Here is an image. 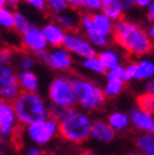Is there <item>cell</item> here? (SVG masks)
<instances>
[{"mask_svg": "<svg viewBox=\"0 0 154 155\" xmlns=\"http://www.w3.org/2000/svg\"><path fill=\"white\" fill-rule=\"evenodd\" d=\"M114 40L124 50L131 55H142L150 54L153 51V40L150 39L149 33L140 28L138 24H133L126 19H118L114 24Z\"/></svg>", "mask_w": 154, "mask_h": 155, "instance_id": "cell-1", "label": "cell"}, {"mask_svg": "<svg viewBox=\"0 0 154 155\" xmlns=\"http://www.w3.org/2000/svg\"><path fill=\"white\" fill-rule=\"evenodd\" d=\"M13 105L18 123L25 126L49 118V107L38 93L21 91L13 101Z\"/></svg>", "mask_w": 154, "mask_h": 155, "instance_id": "cell-2", "label": "cell"}, {"mask_svg": "<svg viewBox=\"0 0 154 155\" xmlns=\"http://www.w3.org/2000/svg\"><path fill=\"white\" fill-rule=\"evenodd\" d=\"M92 129V119L84 112L70 108L68 114L61 122H58V133H60L65 140L80 144L86 141L90 136Z\"/></svg>", "mask_w": 154, "mask_h": 155, "instance_id": "cell-3", "label": "cell"}, {"mask_svg": "<svg viewBox=\"0 0 154 155\" xmlns=\"http://www.w3.org/2000/svg\"><path fill=\"white\" fill-rule=\"evenodd\" d=\"M71 82L74 87L77 104H79L84 110L96 111L104 104L106 96L103 89L97 83L82 76L71 78Z\"/></svg>", "mask_w": 154, "mask_h": 155, "instance_id": "cell-4", "label": "cell"}, {"mask_svg": "<svg viewBox=\"0 0 154 155\" xmlns=\"http://www.w3.org/2000/svg\"><path fill=\"white\" fill-rule=\"evenodd\" d=\"M47 94L51 104H57V105L67 107V108H72L77 104L71 78L64 76V75L56 76L51 81Z\"/></svg>", "mask_w": 154, "mask_h": 155, "instance_id": "cell-5", "label": "cell"}, {"mask_svg": "<svg viewBox=\"0 0 154 155\" xmlns=\"http://www.w3.org/2000/svg\"><path fill=\"white\" fill-rule=\"evenodd\" d=\"M58 133V123L51 118L31 123L26 126V136L36 145H46Z\"/></svg>", "mask_w": 154, "mask_h": 155, "instance_id": "cell-6", "label": "cell"}, {"mask_svg": "<svg viewBox=\"0 0 154 155\" xmlns=\"http://www.w3.org/2000/svg\"><path fill=\"white\" fill-rule=\"evenodd\" d=\"M63 47H65L71 54H75L80 58H89L97 55L96 47L86 38L78 35L75 31H68L65 35Z\"/></svg>", "mask_w": 154, "mask_h": 155, "instance_id": "cell-7", "label": "cell"}, {"mask_svg": "<svg viewBox=\"0 0 154 155\" xmlns=\"http://www.w3.org/2000/svg\"><path fill=\"white\" fill-rule=\"evenodd\" d=\"M40 60L54 71H70L72 68V55L65 47H54L51 51L45 50L39 54Z\"/></svg>", "mask_w": 154, "mask_h": 155, "instance_id": "cell-8", "label": "cell"}, {"mask_svg": "<svg viewBox=\"0 0 154 155\" xmlns=\"http://www.w3.org/2000/svg\"><path fill=\"white\" fill-rule=\"evenodd\" d=\"M21 93V89L17 82L15 72L9 67L0 62V100L14 101Z\"/></svg>", "mask_w": 154, "mask_h": 155, "instance_id": "cell-9", "label": "cell"}, {"mask_svg": "<svg viewBox=\"0 0 154 155\" xmlns=\"http://www.w3.org/2000/svg\"><path fill=\"white\" fill-rule=\"evenodd\" d=\"M18 126L13 101L0 100V139H10Z\"/></svg>", "mask_w": 154, "mask_h": 155, "instance_id": "cell-10", "label": "cell"}, {"mask_svg": "<svg viewBox=\"0 0 154 155\" xmlns=\"http://www.w3.org/2000/svg\"><path fill=\"white\" fill-rule=\"evenodd\" d=\"M21 36H22L24 47L38 55L45 51L49 46L45 39V35L42 32V28H39L36 25H31L28 28V31H25Z\"/></svg>", "mask_w": 154, "mask_h": 155, "instance_id": "cell-11", "label": "cell"}, {"mask_svg": "<svg viewBox=\"0 0 154 155\" xmlns=\"http://www.w3.org/2000/svg\"><path fill=\"white\" fill-rule=\"evenodd\" d=\"M129 119L131 125H133L138 130L154 134V116L146 110L140 108L139 105L133 107L129 112Z\"/></svg>", "mask_w": 154, "mask_h": 155, "instance_id": "cell-12", "label": "cell"}, {"mask_svg": "<svg viewBox=\"0 0 154 155\" xmlns=\"http://www.w3.org/2000/svg\"><path fill=\"white\" fill-rule=\"evenodd\" d=\"M42 32L45 35V39L47 42L49 46L51 47H61L63 43H64L65 35H67V31H65L63 26H60L57 22H49L46 24L42 28Z\"/></svg>", "mask_w": 154, "mask_h": 155, "instance_id": "cell-13", "label": "cell"}, {"mask_svg": "<svg viewBox=\"0 0 154 155\" xmlns=\"http://www.w3.org/2000/svg\"><path fill=\"white\" fill-rule=\"evenodd\" d=\"M89 137L99 143H111L115 139V130L106 120H94L92 122Z\"/></svg>", "mask_w": 154, "mask_h": 155, "instance_id": "cell-14", "label": "cell"}, {"mask_svg": "<svg viewBox=\"0 0 154 155\" xmlns=\"http://www.w3.org/2000/svg\"><path fill=\"white\" fill-rule=\"evenodd\" d=\"M87 31H94L100 35L110 38L114 32V21L103 13H92V25ZM87 31H85V32H87Z\"/></svg>", "mask_w": 154, "mask_h": 155, "instance_id": "cell-15", "label": "cell"}, {"mask_svg": "<svg viewBox=\"0 0 154 155\" xmlns=\"http://www.w3.org/2000/svg\"><path fill=\"white\" fill-rule=\"evenodd\" d=\"M17 82L21 89V91H31V93H38L39 89V79L36 74L32 71H21L17 75Z\"/></svg>", "mask_w": 154, "mask_h": 155, "instance_id": "cell-16", "label": "cell"}, {"mask_svg": "<svg viewBox=\"0 0 154 155\" xmlns=\"http://www.w3.org/2000/svg\"><path fill=\"white\" fill-rule=\"evenodd\" d=\"M107 123H108L115 132H125V130H128L129 125H131V119H129L128 114L117 111V112H112L108 115Z\"/></svg>", "mask_w": 154, "mask_h": 155, "instance_id": "cell-17", "label": "cell"}, {"mask_svg": "<svg viewBox=\"0 0 154 155\" xmlns=\"http://www.w3.org/2000/svg\"><path fill=\"white\" fill-rule=\"evenodd\" d=\"M154 76V62L150 60H140L136 62V81H145Z\"/></svg>", "mask_w": 154, "mask_h": 155, "instance_id": "cell-18", "label": "cell"}, {"mask_svg": "<svg viewBox=\"0 0 154 155\" xmlns=\"http://www.w3.org/2000/svg\"><path fill=\"white\" fill-rule=\"evenodd\" d=\"M136 147L143 155H154V134H140L136 139Z\"/></svg>", "mask_w": 154, "mask_h": 155, "instance_id": "cell-19", "label": "cell"}, {"mask_svg": "<svg viewBox=\"0 0 154 155\" xmlns=\"http://www.w3.org/2000/svg\"><path fill=\"white\" fill-rule=\"evenodd\" d=\"M99 60L101 61V64L104 65L106 69H111V68L119 65V55L117 51L114 50H110V48H104L103 51H100L97 54Z\"/></svg>", "mask_w": 154, "mask_h": 155, "instance_id": "cell-20", "label": "cell"}, {"mask_svg": "<svg viewBox=\"0 0 154 155\" xmlns=\"http://www.w3.org/2000/svg\"><path fill=\"white\" fill-rule=\"evenodd\" d=\"M82 67L85 69H87V71L97 74V75H106V72H107V69L104 68V65L101 64V61L99 60L97 55L89 57V58H82Z\"/></svg>", "mask_w": 154, "mask_h": 155, "instance_id": "cell-21", "label": "cell"}, {"mask_svg": "<svg viewBox=\"0 0 154 155\" xmlns=\"http://www.w3.org/2000/svg\"><path fill=\"white\" fill-rule=\"evenodd\" d=\"M124 87H125V82L124 81H121V79H112V81H107L106 86L103 87V91H104V96L106 97H115L122 93Z\"/></svg>", "mask_w": 154, "mask_h": 155, "instance_id": "cell-22", "label": "cell"}, {"mask_svg": "<svg viewBox=\"0 0 154 155\" xmlns=\"http://www.w3.org/2000/svg\"><path fill=\"white\" fill-rule=\"evenodd\" d=\"M0 26L4 29L14 28V10L7 6L0 8Z\"/></svg>", "mask_w": 154, "mask_h": 155, "instance_id": "cell-23", "label": "cell"}, {"mask_svg": "<svg viewBox=\"0 0 154 155\" xmlns=\"http://www.w3.org/2000/svg\"><path fill=\"white\" fill-rule=\"evenodd\" d=\"M101 13L106 14L110 19H112V21H118V19L122 18L124 11H122V10L117 6V3L114 2V0H111L110 3L104 4V6L101 7Z\"/></svg>", "mask_w": 154, "mask_h": 155, "instance_id": "cell-24", "label": "cell"}, {"mask_svg": "<svg viewBox=\"0 0 154 155\" xmlns=\"http://www.w3.org/2000/svg\"><path fill=\"white\" fill-rule=\"evenodd\" d=\"M85 33H86V39L94 47L106 48L107 46H108L110 39L107 38V36H103V35H100V33L94 32V31H87V32H85Z\"/></svg>", "mask_w": 154, "mask_h": 155, "instance_id": "cell-25", "label": "cell"}, {"mask_svg": "<svg viewBox=\"0 0 154 155\" xmlns=\"http://www.w3.org/2000/svg\"><path fill=\"white\" fill-rule=\"evenodd\" d=\"M54 19H56L54 22H57L60 26H63L65 31H74L77 28V21H75V18L72 15L60 13V14H56Z\"/></svg>", "mask_w": 154, "mask_h": 155, "instance_id": "cell-26", "label": "cell"}, {"mask_svg": "<svg viewBox=\"0 0 154 155\" xmlns=\"http://www.w3.org/2000/svg\"><path fill=\"white\" fill-rule=\"evenodd\" d=\"M31 25H32V24L29 22V19L26 18L22 13L14 11V29H15L17 32L22 35L25 31H28V28Z\"/></svg>", "mask_w": 154, "mask_h": 155, "instance_id": "cell-27", "label": "cell"}, {"mask_svg": "<svg viewBox=\"0 0 154 155\" xmlns=\"http://www.w3.org/2000/svg\"><path fill=\"white\" fill-rule=\"evenodd\" d=\"M136 104H138L140 108L146 110L147 112H150L151 115L154 116V96L153 94L143 93V94H140V96H138Z\"/></svg>", "mask_w": 154, "mask_h": 155, "instance_id": "cell-28", "label": "cell"}, {"mask_svg": "<svg viewBox=\"0 0 154 155\" xmlns=\"http://www.w3.org/2000/svg\"><path fill=\"white\" fill-rule=\"evenodd\" d=\"M70 108L67 107H61V105H57V104H51L49 107V118L54 119L56 122H61V120L65 118V115L68 114Z\"/></svg>", "mask_w": 154, "mask_h": 155, "instance_id": "cell-29", "label": "cell"}, {"mask_svg": "<svg viewBox=\"0 0 154 155\" xmlns=\"http://www.w3.org/2000/svg\"><path fill=\"white\" fill-rule=\"evenodd\" d=\"M106 78L107 81H112V79H121V81L126 82V76H125V65H117V67L107 69L106 72Z\"/></svg>", "mask_w": 154, "mask_h": 155, "instance_id": "cell-30", "label": "cell"}, {"mask_svg": "<svg viewBox=\"0 0 154 155\" xmlns=\"http://www.w3.org/2000/svg\"><path fill=\"white\" fill-rule=\"evenodd\" d=\"M46 7H49L51 13L56 15V14L64 13L70 6L65 0H46Z\"/></svg>", "mask_w": 154, "mask_h": 155, "instance_id": "cell-31", "label": "cell"}, {"mask_svg": "<svg viewBox=\"0 0 154 155\" xmlns=\"http://www.w3.org/2000/svg\"><path fill=\"white\" fill-rule=\"evenodd\" d=\"M84 7L87 10V13L90 11H101V3L100 0H84Z\"/></svg>", "mask_w": 154, "mask_h": 155, "instance_id": "cell-32", "label": "cell"}, {"mask_svg": "<svg viewBox=\"0 0 154 155\" xmlns=\"http://www.w3.org/2000/svg\"><path fill=\"white\" fill-rule=\"evenodd\" d=\"M13 61V53L9 48H0V62L4 65H10Z\"/></svg>", "mask_w": 154, "mask_h": 155, "instance_id": "cell-33", "label": "cell"}, {"mask_svg": "<svg viewBox=\"0 0 154 155\" xmlns=\"http://www.w3.org/2000/svg\"><path fill=\"white\" fill-rule=\"evenodd\" d=\"M135 74H136V62H129L125 65V76H126V82L133 81L135 79Z\"/></svg>", "mask_w": 154, "mask_h": 155, "instance_id": "cell-34", "label": "cell"}, {"mask_svg": "<svg viewBox=\"0 0 154 155\" xmlns=\"http://www.w3.org/2000/svg\"><path fill=\"white\" fill-rule=\"evenodd\" d=\"M33 64H35L33 58L24 57L22 60H21V62H19V68H21V71H31L33 68Z\"/></svg>", "mask_w": 154, "mask_h": 155, "instance_id": "cell-35", "label": "cell"}, {"mask_svg": "<svg viewBox=\"0 0 154 155\" xmlns=\"http://www.w3.org/2000/svg\"><path fill=\"white\" fill-rule=\"evenodd\" d=\"M25 3L36 10H45L46 8V0H25Z\"/></svg>", "mask_w": 154, "mask_h": 155, "instance_id": "cell-36", "label": "cell"}, {"mask_svg": "<svg viewBox=\"0 0 154 155\" xmlns=\"http://www.w3.org/2000/svg\"><path fill=\"white\" fill-rule=\"evenodd\" d=\"M117 3V6L122 10V11H126L133 6V0H114Z\"/></svg>", "mask_w": 154, "mask_h": 155, "instance_id": "cell-37", "label": "cell"}, {"mask_svg": "<svg viewBox=\"0 0 154 155\" xmlns=\"http://www.w3.org/2000/svg\"><path fill=\"white\" fill-rule=\"evenodd\" d=\"M145 93L153 94V96H154V76L150 78V79L146 82V84H145Z\"/></svg>", "mask_w": 154, "mask_h": 155, "instance_id": "cell-38", "label": "cell"}, {"mask_svg": "<svg viewBox=\"0 0 154 155\" xmlns=\"http://www.w3.org/2000/svg\"><path fill=\"white\" fill-rule=\"evenodd\" d=\"M26 155H43V151L40 150V147L33 145V147H31V148L26 150Z\"/></svg>", "mask_w": 154, "mask_h": 155, "instance_id": "cell-39", "label": "cell"}, {"mask_svg": "<svg viewBox=\"0 0 154 155\" xmlns=\"http://www.w3.org/2000/svg\"><path fill=\"white\" fill-rule=\"evenodd\" d=\"M68 3V6L72 7V8H80L84 7V0H65Z\"/></svg>", "mask_w": 154, "mask_h": 155, "instance_id": "cell-40", "label": "cell"}, {"mask_svg": "<svg viewBox=\"0 0 154 155\" xmlns=\"http://www.w3.org/2000/svg\"><path fill=\"white\" fill-rule=\"evenodd\" d=\"M151 3H153V0H133V4L139 7H149Z\"/></svg>", "mask_w": 154, "mask_h": 155, "instance_id": "cell-41", "label": "cell"}, {"mask_svg": "<svg viewBox=\"0 0 154 155\" xmlns=\"http://www.w3.org/2000/svg\"><path fill=\"white\" fill-rule=\"evenodd\" d=\"M149 19L154 22V3H151L149 6Z\"/></svg>", "mask_w": 154, "mask_h": 155, "instance_id": "cell-42", "label": "cell"}, {"mask_svg": "<svg viewBox=\"0 0 154 155\" xmlns=\"http://www.w3.org/2000/svg\"><path fill=\"white\" fill-rule=\"evenodd\" d=\"M7 2V4H9V6H17V4H19V2H22V0H6Z\"/></svg>", "mask_w": 154, "mask_h": 155, "instance_id": "cell-43", "label": "cell"}, {"mask_svg": "<svg viewBox=\"0 0 154 155\" xmlns=\"http://www.w3.org/2000/svg\"><path fill=\"white\" fill-rule=\"evenodd\" d=\"M80 155H99V154H97V152H94V151H92V150H86V151L80 152Z\"/></svg>", "mask_w": 154, "mask_h": 155, "instance_id": "cell-44", "label": "cell"}, {"mask_svg": "<svg viewBox=\"0 0 154 155\" xmlns=\"http://www.w3.org/2000/svg\"><path fill=\"white\" fill-rule=\"evenodd\" d=\"M149 36H150L151 40L154 39V22H153V25L150 26V29H149Z\"/></svg>", "mask_w": 154, "mask_h": 155, "instance_id": "cell-45", "label": "cell"}, {"mask_svg": "<svg viewBox=\"0 0 154 155\" xmlns=\"http://www.w3.org/2000/svg\"><path fill=\"white\" fill-rule=\"evenodd\" d=\"M4 6H7V2H6V0H0V8H2V7H4Z\"/></svg>", "mask_w": 154, "mask_h": 155, "instance_id": "cell-46", "label": "cell"}, {"mask_svg": "<svg viewBox=\"0 0 154 155\" xmlns=\"http://www.w3.org/2000/svg\"><path fill=\"white\" fill-rule=\"evenodd\" d=\"M111 0H100V3H101V7L104 6V4H107V3H110Z\"/></svg>", "mask_w": 154, "mask_h": 155, "instance_id": "cell-47", "label": "cell"}, {"mask_svg": "<svg viewBox=\"0 0 154 155\" xmlns=\"http://www.w3.org/2000/svg\"><path fill=\"white\" fill-rule=\"evenodd\" d=\"M129 155H143V154H142L140 151H133V152H131Z\"/></svg>", "mask_w": 154, "mask_h": 155, "instance_id": "cell-48", "label": "cell"}, {"mask_svg": "<svg viewBox=\"0 0 154 155\" xmlns=\"http://www.w3.org/2000/svg\"><path fill=\"white\" fill-rule=\"evenodd\" d=\"M0 155H4V154H3V152H0Z\"/></svg>", "mask_w": 154, "mask_h": 155, "instance_id": "cell-49", "label": "cell"}]
</instances>
